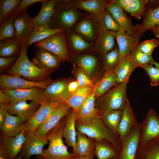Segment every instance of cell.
Here are the masks:
<instances>
[{
	"label": "cell",
	"mask_w": 159,
	"mask_h": 159,
	"mask_svg": "<svg viewBox=\"0 0 159 159\" xmlns=\"http://www.w3.org/2000/svg\"><path fill=\"white\" fill-rule=\"evenodd\" d=\"M75 126L77 132L96 141L104 140L109 142L119 153L121 147L120 137L106 125L98 112L91 117L77 119Z\"/></svg>",
	"instance_id": "obj_1"
},
{
	"label": "cell",
	"mask_w": 159,
	"mask_h": 159,
	"mask_svg": "<svg viewBox=\"0 0 159 159\" xmlns=\"http://www.w3.org/2000/svg\"><path fill=\"white\" fill-rule=\"evenodd\" d=\"M64 117L47 133L49 146L43 150L42 155H37L36 159H74L76 157L68 151L64 143L62 134L66 122V118Z\"/></svg>",
	"instance_id": "obj_2"
},
{
	"label": "cell",
	"mask_w": 159,
	"mask_h": 159,
	"mask_svg": "<svg viewBox=\"0 0 159 159\" xmlns=\"http://www.w3.org/2000/svg\"><path fill=\"white\" fill-rule=\"evenodd\" d=\"M27 48L22 46L15 62L6 72L7 75L22 77L28 80L39 82L49 78L52 72L42 69L30 61L27 56Z\"/></svg>",
	"instance_id": "obj_3"
},
{
	"label": "cell",
	"mask_w": 159,
	"mask_h": 159,
	"mask_svg": "<svg viewBox=\"0 0 159 159\" xmlns=\"http://www.w3.org/2000/svg\"><path fill=\"white\" fill-rule=\"evenodd\" d=\"M82 17L78 9L69 0H57L53 15L48 25L51 28L71 29Z\"/></svg>",
	"instance_id": "obj_4"
},
{
	"label": "cell",
	"mask_w": 159,
	"mask_h": 159,
	"mask_svg": "<svg viewBox=\"0 0 159 159\" xmlns=\"http://www.w3.org/2000/svg\"><path fill=\"white\" fill-rule=\"evenodd\" d=\"M128 83L117 84L105 95L97 99L95 107L100 115L110 111L122 110L127 100Z\"/></svg>",
	"instance_id": "obj_5"
},
{
	"label": "cell",
	"mask_w": 159,
	"mask_h": 159,
	"mask_svg": "<svg viewBox=\"0 0 159 159\" xmlns=\"http://www.w3.org/2000/svg\"><path fill=\"white\" fill-rule=\"evenodd\" d=\"M66 31L54 34L46 39L34 44L36 47L44 48L54 54L62 62L69 61V54L66 38Z\"/></svg>",
	"instance_id": "obj_6"
},
{
	"label": "cell",
	"mask_w": 159,
	"mask_h": 159,
	"mask_svg": "<svg viewBox=\"0 0 159 159\" xmlns=\"http://www.w3.org/2000/svg\"><path fill=\"white\" fill-rule=\"evenodd\" d=\"M53 81L49 78L39 82H33L19 76L1 74L0 76V87L2 90L15 89H27L38 87L45 89Z\"/></svg>",
	"instance_id": "obj_7"
},
{
	"label": "cell",
	"mask_w": 159,
	"mask_h": 159,
	"mask_svg": "<svg viewBox=\"0 0 159 159\" xmlns=\"http://www.w3.org/2000/svg\"><path fill=\"white\" fill-rule=\"evenodd\" d=\"M59 101L45 102L42 101L39 108L24 125L25 135L29 132H34L38 127L53 112L62 105Z\"/></svg>",
	"instance_id": "obj_8"
},
{
	"label": "cell",
	"mask_w": 159,
	"mask_h": 159,
	"mask_svg": "<svg viewBox=\"0 0 159 159\" xmlns=\"http://www.w3.org/2000/svg\"><path fill=\"white\" fill-rule=\"evenodd\" d=\"M140 124L139 146L159 136V115L152 108L149 109L145 118Z\"/></svg>",
	"instance_id": "obj_9"
},
{
	"label": "cell",
	"mask_w": 159,
	"mask_h": 159,
	"mask_svg": "<svg viewBox=\"0 0 159 159\" xmlns=\"http://www.w3.org/2000/svg\"><path fill=\"white\" fill-rule=\"evenodd\" d=\"M26 136V139L18 156L22 159H30L32 155H42L43 147L49 144L47 136L32 132H28Z\"/></svg>",
	"instance_id": "obj_10"
},
{
	"label": "cell",
	"mask_w": 159,
	"mask_h": 159,
	"mask_svg": "<svg viewBox=\"0 0 159 159\" xmlns=\"http://www.w3.org/2000/svg\"><path fill=\"white\" fill-rule=\"evenodd\" d=\"M69 81L66 79H60L53 81L44 89L42 101L50 102L59 101L65 103L71 95L67 86Z\"/></svg>",
	"instance_id": "obj_11"
},
{
	"label": "cell",
	"mask_w": 159,
	"mask_h": 159,
	"mask_svg": "<svg viewBox=\"0 0 159 159\" xmlns=\"http://www.w3.org/2000/svg\"><path fill=\"white\" fill-rule=\"evenodd\" d=\"M140 124L133 128L128 135L120 137L121 147L119 159H135L139 147Z\"/></svg>",
	"instance_id": "obj_12"
},
{
	"label": "cell",
	"mask_w": 159,
	"mask_h": 159,
	"mask_svg": "<svg viewBox=\"0 0 159 159\" xmlns=\"http://www.w3.org/2000/svg\"><path fill=\"white\" fill-rule=\"evenodd\" d=\"M2 90L7 96L10 105L23 100H31L40 104L43 100L44 89L38 87Z\"/></svg>",
	"instance_id": "obj_13"
},
{
	"label": "cell",
	"mask_w": 159,
	"mask_h": 159,
	"mask_svg": "<svg viewBox=\"0 0 159 159\" xmlns=\"http://www.w3.org/2000/svg\"><path fill=\"white\" fill-rule=\"evenodd\" d=\"M106 10L128 34L138 37L139 24L133 25L132 24L131 20L125 15L124 9L119 4L117 0L110 1L106 6Z\"/></svg>",
	"instance_id": "obj_14"
},
{
	"label": "cell",
	"mask_w": 159,
	"mask_h": 159,
	"mask_svg": "<svg viewBox=\"0 0 159 159\" xmlns=\"http://www.w3.org/2000/svg\"><path fill=\"white\" fill-rule=\"evenodd\" d=\"M27 9L15 13L14 21L16 34L15 38L24 42L35 26L32 20L28 14Z\"/></svg>",
	"instance_id": "obj_15"
},
{
	"label": "cell",
	"mask_w": 159,
	"mask_h": 159,
	"mask_svg": "<svg viewBox=\"0 0 159 159\" xmlns=\"http://www.w3.org/2000/svg\"><path fill=\"white\" fill-rule=\"evenodd\" d=\"M36 48L35 57L32 60L37 67L51 72L59 67L62 62L59 58L44 48Z\"/></svg>",
	"instance_id": "obj_16"
},
{
	"label": "cell",
	"mask_w": 159,
	"mask_h": 159,
	"mask_svg": "<svg viewBox=\"0 0 159 159\" xmlns=\"http://www.w3.org/2000/svg\"><path fill=\"white\" fill-rule=\"evenodd\" d=\"M24 129L14 137H0V149L3 150L10 159L17 157L21 152L26 139Z\"/></svg>",
	"instance_id": "obj_17"
},
{
	"label": "cell",
	"mask_w": 159,
	"mask_h": 159,
	"mask_svg": "<svg viewBox=\"0 0 159 159\" xmlns=\"http://www.w3.org/2000/svg\"><path fill=\"white\" fill-rule=\"evenodd\" d=\"M140 39L138 37L128 34L124 28L120 27L116 32V39L120 53L119 61L127 57L134 47L139 44Z\"/></svg>",
	"instance_id": "obj_18"
},
{
	"label": "cell",
	"mask_w": 159,
	"mask_h": 159,
	"mask_svg": "<svg viewBox=\"0 0 159 159\" xmlns=\"http://www.w3.org/2000/svg\"><path fill=\"white\" fill-rule=\"evenodd\" d=\"M70 107L65 104L53 112L37 128L34 133L37 135L46 136L47 133L56 126L65 116H66Z\"/></svg>",
	"instance_id": "obj_19"
},
{
	"label": "cell",
	"mask_w": 159,
	"mask_h": 159,
	"mask_svg": "<svg viewBox=\"0 0 159 159\" xmlns=\"http://www.w3.org/2000/svg\"><path fill=\"white\" fill-rule=\"evenodd\" d=\"M139 123L127 99L122 110V118L117 130L118 135L120 138L128 135Z\"/></svg>",
	"instance_id": "obj_20"
},
{
	"label": "cell",
	"mask_w": 159,
	"mask_h": 159,
	"mask_svg": "<svg viewBox=\"0 0 159 159\" xmlns=\"http://www.w3.org/2000/svg\"><path fill=\"white\" fill-rule=\"evenodd\" d=\"M82 19L74 26L75 32L87 40L92 42L97 35L98 26L93 15Z\"/></svg>",
	"instance_id": "obj_21"
},
{
	"label": "cell",
	"mask_w": 159,
	"mask_h": 159,
	"mask_svg": "<svg viewBox=\"0 0 159 159\" xmlns=\"http://www.w3.org/2000/svg\"><path fill=\"white\" fill-rule=\"evenodd\" d=\"M26 100L20 101L14 104L9 105L8 112L18 116L26 123L32 117L40 106V104L33 101L30 103Z\"/></svg>",
	"instance_id": "obj_22"
},
{
	"label": "cell",
	"mask_w": 159,
	"mask_h": 159,
	"mask_svg": "<svg viewBox=\"0 0 159 159\" xmlns=\"http://www.w3.org/2000/svg\"><path fill=\"white\" fill-rule=\"evenodd\" d=\"M25 123L18 116L7 113L0 128V137H14L24 129Z\"/></svg>",
	"instance_id": "obj_23"
},
{
	"label": "cell",
	"mask_w": 159,
	"mask_h": 159,
	"mask_svg": "<svg viewBox=\"0 0 159 159\" xmlns=\"http://www.w3.org/2000/svg\"><path fill=\"white\" fill-rule=\"evenodd\" d=\"M75 64L80 67L90 77L99 68L100 63L98 58L90 54L72 55L69 53Z\"/></svg>",
	"instance_id": "obj_24"
},
{
	"label": "cell",
	"mask_w": 159,
	"mask_h": 159,
	"mask_svg": "<svg viewBox=\"0 0 159 159\" xmlns=\"http://www.w3.org/2000/svg\"><path fill=\"white\" fill-rule=\"evenodd\" d=\"M116 32L98 30L94 48L101 56L112 50L115 46Z\"/></svg>",
	"instance_id": "obj_25"
},
{
	"label": "cell",
	"mask_w": 159,
	"mask_h": 159,
	"mask_svg": "<svg viewBox=\"0 0 159 159\" xmlns=\"http://www.w3.org/2000/svg\"><path fill=\"white\" fill-rule=\"evenodd\" d=\"M66 122L63 132V137L67 146L72 147L73 150L75 147L77 140V131L75 123L77 120L76 114L72 109H69L66 116Z\"/></svg>",
	"instance_id": "obj_26"
},
{
	"label": "cell",
	"mask_w": 159,
	"mask_h": 159,
	"mask_svg": "<svg viewBox=\"0 0 159 159\" xmlns=\"http://www.w3.org/2000/svg\"><path fill=\"white\" fill-rule=\"evenodd\" d=\"M74 7L89 12L93 15L103 13L106 9L110 1L106 0H69Z\"/></svg>",
	"instance_id": "obj_27"
},
{
	"label": "cell",
	"mask_w": 159,
	"mask_h": 159,
	"mask_svg": "<svg viewBox=\"0 0 159 159\" xmlns=\"http://www.w3.org/2000/svg\"><path fill=\"white\" fill-rule=\"evenodd\" d=\"M66 31L63 29L50 28L47 24L35 27L22 46L28 48L31 44L44 40L54 34Z\"/></svg>",
	"instance_id": "obj_28"
},
{
	"label": "cell",
	"mask_w": 159,
	"mask_h": 159,
	"mask_svg": "<svg viewBox=\"0 0 159 159\" xmlns=\"http://www.w3.org/2000/svg\"><path fill=\"white\" fill-rule=\"evenodd\" d=\"M96 140L77 132V140L73 153L76 157L87 156L94 153Z\"/></svg>",
	"instance_id": "obj_29"
},
{
	"label": "cell",
	"mask_w": 159,
	"mask_h": 159,
	"mask_svg": "<svg viewBox=\"0 0 159 159\" xmlns=\"http://www.w3.org/2000/svg\"><path fill=\"white\" fill-rule=\"evenodd\" d=\"M95 86L96 85L79 88L67 99L65 104L72 108L76 115L80 107L90 95Z\"/></svg>",
	"instance_id": "obj_30"
},
{
	"label": "cell",
	"mask_w": 159,
	"mask_h": 159,
	"mask_svg": "<svg viewBox=\"0 0 159 159\" xmlns=\"http://www.w3.org/2000/svg\"><path fill=\"white\" fill-rule=\"evenodd\" d=\"M137 67L129 56L119 61L112 70L116 77L117 84L128 83L130 76Z\"/></svg>",
	"instance_id": "obj_31"
},
{
	"label": "cell",
	"mask_w": 159,
	"mask_h": 159,
	"mask_svg": "<svg viewBox=\"0 0 159 159\" xmlns=\"http://www.w3.org/2000/svg\"><path fill=\"white\" fill-rule=\"evenodd\" d=\"M135 159H159V136L139 146Z\"/></svg>",
	"instance_id": "obj_32"
},
{
	"label": "cell",
	"mask_w": 159,
	"mask_h": 159,
	"mask_svg": "<svg viewBox=\"0 0 159 159\" xmlns=\"http://www.w3.org/2000/svg\"><path fill=\"white\" fill-rule=\"evenodd\" d=\"M143 16L142 23L139 24L138 37L140 39L147 30L159 26V6L155 8H148Z\"/></svg>",
	"instance_id": "obj_33"
},
{
	"label": "cell",
	"mask_w": 159,
	"mask_h": 159,
	"mask_svg": "<svg viewBox=\"0 0 159 159\" xmlns=\"http://www.w3.org/2000/svg\"><path fill=\"white\" fill-rule=\"evenodd\" d=\"M57 1L56 0H44L41 2L39 12L35 17L32 18L35 27L48 24L53 15Z\"/></svg>",
	"instance_id": "obj_34"
},
{
	"label": "cell",
	"mask_w": 159,
	"mask_h": 159,
	"mask_svg": "<svg viewBox=\"0 0 159 159\" xmlns=\"http://www.w3.org/2000/svg\"><path fill=\"white\" fill-rule=\"evenodd\" d=\"M71 29L67 30L66 38L68 49H72L74 52H82L92 48V43L85 41L80 35Z\"/></svg>",
	"instance_id": "obj_35"
},
{
	"label": "cell",
	"mask_w": 159,
	"mask_h": 159,
	"mask_svg": "<svg viewBox=\"0 0 159 159\" xmlns=\"http://www.w3.org/2000/svg\"><path fill=\"white\" fill-rule=\"evenodd\" d=\"M117 84L116 77L113 71H105L100 80L96 84V98L105 95Z\"/></svg>",
	"instance_id": "obj_36"
},
{
	"label": "cell",
	"mask_w": 159,
	"mask_h": 159,
	"mask_svg": "<svg viewBox=\"0 0 159 159\" xmlns=\"http://www.w3.org/2000/svg\"><path fill=\"white\" fill-rule=\"evenodd\" d=\"M24 43L23 42L15 38L0 41V57L19 56Z\"/></svg>",
	"instance_id": "obj_37"
},
{
	"label": "cell",
	"mask_w": 159,
	"mask_h": 159,
	"mask_svg": "<svg viewBox=\"0 0 159 159\" xmlns=\"http://www.w3.org/2000/svg\"><path fill=\"white\" fill-rule=\"evenodd\" d=\"M94 153L97 159H110L119 154L111 144L104 140L96 141Z\"/></svg>",
	"instance_id": "obj_38"
},
{
	"label": "cell",
	"mask_w": 159,
	"mask_h": 159,
	"mask_svg": "<svg viewBox=\"0 0 159 159\" xmlns=\"http://www.w3.org/2000/svg\"><path fill=\"white\" fill-rule=\"evenodd\" d=\"M94 16L98 24L99 30L111 31L115 32L120 30V26L106 9L101 14Z\"/></svg>",
	"instance_id": "obj_39"
},
{
	"label": "cell",
	"mask_w": 159,
	"mask_h": 159,
	"mask_svg": "<svg viewBox=\"0 0 159 159\" xmlns=\"http://www.w3.org/2000/svg\"><path fill=\"white\" fill-rule=\"evenodd\" d=\"M96 85L89 96L79 108L76 115L77 119L91 117L98 112L95 107V92Z\"/></svg>",
	"instance_id": "obj_40"
},
{
	"label": "cell",
	"mask_w": 159,
	"mask_h": 159,
	"mask_svg": "<svg viewBox=\"0 0 159 159\" xmlns=\"http://www.w3.org/2000/svg\"><path fill=\"white\" fill-rule=\"evenodd\" d=\"M122 113V110H115L100 115L106 125L111 131L117 135H118L117 129L121 119Z\"/></svg>",
	"instance_id": "obj_41"
},
{
	"label": "cell",
	"mask_w": 159,
	"mask_h": 159,
	"mask_svg": "<svg viewBox=\"0 0 159 159\" xmlns=\"http://www.w3.org/2000/svg\"><path fill=\"white\" fill-rule=\"evenodd\" d=\"M21 1V0H0V25L15 13Z\"/></svg>",
	"instance_id": "obj_42"
},
{
	"label": "cell",
	"mask_w": 159,
	"mask_h": 159,
	"mask_svg": "<svg viewBox=\"0 0 159 159\" xmlns=\"http://www.w3.org/2000/svg\"><path fill=\"white\" fill-rule=\"evenodd\" d=\"M102 62L105 71H112L119 62L120 53L118 46L102 56Z\"/></svg>",
	"instance_id": "obj_43"
},
{
	"label": "cell",
	"mask_w": 159,
	"mask_h": 159,
	"mask_svg": "<svg viewBox=\"0 0 159 159\" xmlns=\"http://www.w3.org/2000/svg\"><path fill=\"white\" fill-rule=\"evenodd\" d=\"M148 2L147 0H132L124 9L135 19H140L145 13Z\"/></svg>",
	"instance_id": "obj_44"
},
{
	"label": "cell",
	"mask_w": 159,
	"mask_h": 159,
	"mask_svg": "<svg viewBox=\"0 0 159 159\" xmlns=\"http://www.w3.org/2000/svg\"><path fill=\"white\" fill-rule=\"evenodd\" d=\"M139 44L134 47L129 56L137 67L142 68L154 60L152 55L147 54L141 51L138 47Z\"/></svg>",
	"instance_id": "obj_45"
},
{
	"label": "cell",
	"mask_w": 159,
	"mask_h": 159,
	"mask_svg": "<svg viewBox=\"0 0 159 159\" xmlns=\"http://www.w3.org/2000/svg\"><path fill=\"white\" fill-rule=\"evenodd\" d=\"M15 13L8 18L1 25L0 41L15 38L16 31L14 21Z\"/></svg>",
	"instance_id": "obj_46"
},
{
	"label": "cell",
	"mask_w": 159,
	"mask_h": 159,
	"mask_svg": "<svg viewBox=\"0 0 159 159\" xmlns=\"http://www.w3.org/2000/svg\"><path fill=\"white\" fill-rule=\"evenodd\" d=\"M74 71L76 72L75 77L79 88L88 86H93V81L80 67L75 64H74Z\"/></svg>",
	"instance_id": "obj_47"
},
{
	"label": "cell",
	"mask_w": 159,
	"mask_h": 159,
	"mask_svg": "<svg viewBox=\"0 0 159 159\" xmlns=\"http://www.w3.org/2000/svg\"><path fill=\"white\" fill-rule=\"evenodd\" d=\"M142 68L149 77L151 86L152 87L158 86L159 84V69L154 67L150 64L146 65Z\"/></svg>",
	"instance_id": "obj_48"
},
{
	"label": "cell",
	"mask_w": 159,
	"mask_h": 159,
	"mask_svg": "<svg viewBox=\"0 0 159 159\" xmlns=\"http://www.w3.org/2000/svg\"><path fill=\"white\" fill-rule=\"evenodd\" d=\"M159 45L158 39H152L145 40L138 45L139 49L142 52L149 55H152L154 49Z\"/></svg>",
	"instance_id": "obj_49"
},
{
	"label": "cell",
	"mask_w": 159,
	"mask_h": 159,
	"mask_svg": "<svg viewBox=\"0 0 159 159\" xmlns=\"http://www.w3.org/2000/svg\"><path fill=\"white\" fill-rule=\"evenodd\" d=\"M18 56L9 57H0V72L14 65L17 60ZM10 67V68H11Z\"/></svg>",
	"instance_id": "obj_50"
},
{
	"label": "cell",
	"mask_w": 159,
	"mask_h": 159,
	"mask_svg": "<svg viewBox=\"0 0 159 159\" xmlns=\"http://www.w3.org/2000/svg\"><path fill=\"white\" fill-rule=\"evenodd\" d=\"M44 0H21L19 6L18 7L15 13L25 9H27L28 7L34 3L41 2H42Z\"/></svg>",
	"instance_id": "obj_51"
},
{
	"label": "cell",
	"mask_w": 159,
	"mask_h": 159,
	"mask_svg": "<svg viewBox=\"0 0 159 159\" xmlns=\"http://www.w3.org/2000/svg\"><path fill=\"white\" fill-rule=\"evenodd\" d=\"M9 106V105L0 102V127L4 122L8 112Z\"/></svg>",
	"instance_id": "obj_52"
},
{
	"label": "cell",
	"mask_w": 159,
	"mask_h": 159,
	"mask_svg": "<svg viewBox=\"0 0 159 159\" xmlns=\"http://www.w3.org/2000/svg\"><path fill=\"white\" fill-rule=\"evenodd\" d=\"M79 88L78 84L76 80L69 82L67 89L71 95L75 92Z\"/></svg>",
	"instance_id": "obj_53"
},
{
	"label": "cell",
	"mask_w": 159,
	"mask_h": 159,
	"mask_svg": "<svg viewBox=\"0 0 159 159\" xmlns=\"http://www.w3.org/2000/svg\"><path fill=\"white\" fill-rule=\"evenodd\" d=\"M0 102L8 105H10L7 96L1 89L0 90Z\"/></svg>",
	"instance_id": "obj_54"
},
{
	"label": "cell",
	"mask_w": 159,
	"mask_h": 159,
	"mask_svg": "<svg viewBox=\"0 0 159 159\" xmlns=\"http://www.w3.org/2000/svg\"><path fill=\"white\" fill-rule=\"evenodd\" d=\"M131 1L132 0H117L119 4L123 9L129 4Z\"/></svg>",
	"instance_id": "obj_55"
},
{
	"label": "cell",
	"mask_w": 159,
	"mask_h": 159,
	"mask_svg": "<svg viewBox=\"0 0 159 159\" xmlns=\"http://www.w3.org/2000/svg\"><path fill=\"white\" fill-rule=\"evenodd\" d=\"M150 30L153 32L155 36L159 40V26L152 28Z\"/></svg>",
	"instance_id": "obj_56"
},
{
	"label": "cell",
	"mask_w": 159,
	"mask_h": 159,
	"mask_svg": "<svg viewBox=\"0 0 159 159\" xmlns=\"http://www.w3.org/2000/svg\"><path fill=\"white\" fill-rule=\"evenodd\" d=\"M0 159H10L7 154L1 149H0Z\"/></svg>",
	"instance_id": "obj_57"
},
{
	"label": "cell",
	"mask_w": 159,
	"mask_h": 159,
	"mask_svg": "<svg viewBox=\"0 0 159 159\" xmlns=\"http://www.w3.org/2000/svg\"><path fill=\"white\" fill-rule=\"evenodd\" d=\"M95 156V153L87 156L76 157L74 159H93Z\"/></svg>",
	"instance_id": "obj_58"
},
{
	"label": "cell",
	"mask_w": 159,
	"mask_h": 159,
	"mask_svg": "<svg viewBox=\"0 0 159 159\" xmlns=\"http://www.w3.org/2000/svg\"><path fill=\"white\" fill-rule=\"evenodd\" d=\"M150 64L154 65L155 67L159 69V63L155 62V60L151 61Z\"/></svg>",
	"instance_id": "obj_59"
},
{
	"label": "cell",
	"mask_w": 159,
	"mask_h": 159,
	"mask_svg": "<svg viewBox=\"0 0 159 159\" xmlns=\"http://www.w3.org/2000/svg\"><path fill=\"white\" fill-rule=\"evenodd\" d=\"M118 155L110 159H119Z\"/></svg>",
	"instance_id": "obj_60"
},
{
	"label": "cell",
	"mask_w": 159,
	"mask_h": 159,
	"mask_svg": "<svg viewBox=\"0 0 159 159\" xmlns=\"http://www.w3.org/2000/svg\"><path fill=\"white\" fill-rule=\"evenodd\" d=\"M13 159H22L20 157L18 156L17 157H16Z\"/></svg>",
	"instance_id": "obj_61"
}]
</instances>
